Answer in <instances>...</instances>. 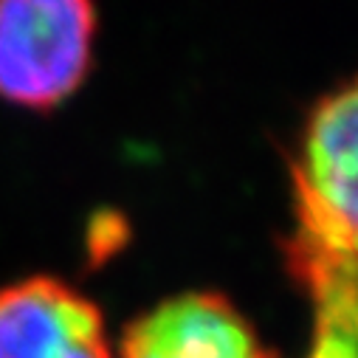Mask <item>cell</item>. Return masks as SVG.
<instances>
[{"label":"cell","mask_w":358,"mask_h":358,"mask_svg":"<svg viewBox=\"0 0 358 358\" xmlns=\"http://www.w3.org/2000/svg\"><path fill=\"white\" fill-rule=\"evenodd\" d=\"M94 0H0V99L48 113L94 68Z\"/></svg>","instance_id":"1"},{"label":"cell","mask_w":358,"mask_h":358,"mask_svg":"<svg viewBox=\"0 0 358 358\" xmlns=\"http://www.w3.org/2000/svg\"><path fill=\"white\" fill-rule=\"evenodd\" d=\"M291 262L313 302L308 358H358V259L294 237Z\"/></svg>","instance_id":"5"},{"label":"cell","mask_w":358,"mask_h":358,"mask_svg":"<svg viewBox=\"0 0 358 358\" xmlns=\"http://www.w3.org/2000/svg\"><path fill=\"white\" fill-rule=\"evenodd\" d=\"M296 181V240L358 259V79L308 119Z\"/></svg>","instance_id":"2"},{"label":"cell","mask_w":358,"mask_h":358,"mask_svg":"<svg viewBox=\"0 0 358 358\" xmlns=\"http://www.w3.org/2000/svg\"><path fill=\"white\" fill-rule=\"evenodd\" d=\"M0 358H113L91 296L48 274L0 288Z\"/></svg>","instance_id":"3"},{"label":"cell","mask_w":358,"mask_h":358,"mask_svg":"<svg viewBox=\"0 0 358 358\" xmlns=\"http://www.w3.org/2000/svg\"><path fill=\"white\" fill-rule=\"evenodd\" d=\"M122 358H268L248 319L217 294H181L138 316Z\"/></svg>","instance_id":"4"}]
</instances>
